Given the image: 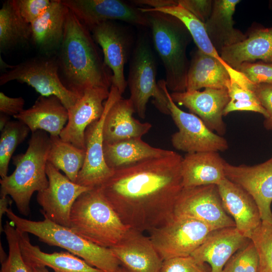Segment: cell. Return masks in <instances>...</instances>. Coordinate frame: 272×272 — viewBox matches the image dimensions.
I'll return each mask as SVG.
<instances>
[{
	"label": "cell",
	"instance_id": "1",
	"mask_svg": "<svg viewBox=\"0 0 272 272\" xmlns=\"http://www.w3.org/2000/svg\"><path fill=\"white\" fill-rule=\"evenodd\" d=\"M182 159L173 151L114 170L98 188L125 225L150 232L174 217L175 205L183 188Z\"/></svg>",
	"mask_w": 272,
	"mask_h": 272
},
{
	"label": "cell",
	"instance_id": "2",
	"mask_svg": "<svg viewBox=\"0 0 272 272\" xmlns=\"http://www.w3.org/2000/svg\"><path fill=\"white\" fill-rule=\"evenodd\" d=\"M97 46L88 28L69 10L56 58L63 84L81 96L89 88L112 85V74Z\"/></svg>",
	"mask_w": 272,
	"mask_h": 272
},
{
	"label": "cell",
	"instance_id": "3",
	"mask_svg": "<svg viewBox=\"0 0 272 272\" xmlns=\"http://www.w3.org/2000/svg\"><path fill=\"white\" fill-rule=\"evenodd\" d=\"M50 145V137L45 131L32 132L26 152L13 157L14 171L0 180L1 197L10 195L23 216L30 214L33 193L48 185L46 167Z\"/></svg>",
	"mask_w": 272,
	"mask_h": 272
},
{
	"label": "cell",
	"instance_id": "4",
	"mask_svg": "<svg viewBox=\"0 0 272 272\" xmlns=\"http://www.w3.org/2000/svg\"><path fill=\"white\" fill-rule=\"evenodd\" d=\"M145 14L152 31L155 48L164 66L165 80L172 92L186 90L190 62L186 50L192 37L184 24L176 18L156 11Z\"/></svg>",
	"mask_w": 272,
	"mask_h": 272
},
{
	"label": "cell",
	"instance_id": "5",
	"mask_svg": "<svg viewBox=\"0 0 272 272\" xmlns=\"http://www.w3.org/2000/svg\"><path fill=\"white\" fill-rule=\"evenodd\" d=\"M69 228L88 241L107 248L116 245L129 228L98 188L83 193L76 199Z\"/></svg>",
	"mask_w": 272,
	"mask_h": 272
},
{
	"label": "cell",
	"instance_id": "6",
	"mask_svg": "<svg viewBox=\"0 0 272 272\" xmlns=\"http://www.w3.org/2000/svg\"><path fill=\"white\" fill-rule=\"evenodd\" d=\"M6 214L18 231L34 235L49 246L66 249L105 272H117L121 266L110 248L88 241L67 227L57 224L46 218L39 221L23 218L15 214L11 208L7 210Z\"/></svg>",
	"mask_w": 272,
	"mask_h": 272
},
{
	"label": "cell",
	"instance_id": "7",
	"mask_svg": "<svg viewBox=\"0 0 272 272\" xmlns=\"http://www.w3.org/2000/svg\"><path fill=\"white\" fill-rule=\"evenodd\" d=\"M156 75L155 59L150 44L144 38H140L132 53L127 83L129 99L142 118H145L147 104L151 97L160 112L170 115L167 97L156 82Z\"/></svg>",
	"mask_w": 272,
	"mask_h": 272
},
{
	"label": "cell",
	"instance_id": "8",
	"mask_svg": "<svg viewBox=\"0 0 272 272\" xmlns=\"http://www.w3.org/2000/svg\"><path fill=\"white\" fill-rule=\"evenodd\" d=\"M14 80L30 86L41 96H56L67 110L81 97L63 84L57 58L51 55L34 57L12 66L1 75L0 85Z\"/></svg>",
	"mask_w": 272,
	"mask_h": 272
},
{
	"label": "cell",
	"instance_id": "9",
	"mask_svg": "<svg viewBox=\"0 0 272 272\" xmlns=\"http://www.w3.org/2000/svg\"><path fill=\"white\" fill-rule=\"evenodd\" d=\"M158 84L167 97L170 115L178 129L171 137L174 148L186 154L224 152L228 149V143L224 138L210 129L197 116L186 112L176 105L165 80H160Z\"/></svg>",
	"mask_w": 272,
	"mask_h": 272
},
{
	"label": "cell",
	"instance_id": "10",
	"mask_svg": "<svg viewBox=\"0 0 272 272\" xmlns=\"http://www.w3.org/2000/svg\"><path fill=\"white\" fill-rule=\"evenodd\" d=\"M212 231L197 220L174 216L165 225L149 232V237L164 260L190 256Z\"/></svg>",
	"mask_w": 272,
	"mask_h": 272
},
{
	"label": "cell",
	"instance_id": "11",
	"mask_svg": "<svg viewBox=\"0 0 272 272\" xmlns=\"http://www.w3.org/2000/svg\"><path fill=\"white\" fill-rule=\"evenodd\" d=\"M121 94L111 86L109 95L104 103V110L101 117L89 125L85 133L86 156L83 167L76 183L90 189L99 187L113 174L105 162L104 153L103 125L105 117L113 105Z\"/></svg>",
	"mask_w": 272,
	"mask_h": 272
},
{
	"label": "cell",
	"instance_id": "12",
	"mask_svg": "<svg viewBox=\"0 0 272 272\" xmlns=\"http://www.w3.org/2000/svg\"><path fill=\"white\" fill-rule=\"evenodd\" d=\"M174 216L200 221L212 230L235 227L225 211L218 186L211 184L183 188L176 200Z\"/></svg>",
	"mask_w": 272,
	"mask_h": 272
},
{
	"label": "cell",
	"instance_id": "13",
	"mask_svg": "<svg viewBox=\"0 0 272 272\" xmlns=\"http://www.w3.org/2000/svg\"><path fill=\"white\" fill-rule=\"evenodd\" d=\"M46 173L48 186L38 192L37 200L44 216L52 222L69 227L72 208L83 193L90 189L72 181L51 163L47 162Z\"/></svg>",
	"mask_w": 272,
	"mask_h": 272
},
{
	"label": "cell",
	"instance_id": "14",
	"mask_svg": "<svg viewBox=\"0 0 272 272\" xmlns=\"http://www.w3.org/2000/svg\"><path fill=\"white\" fill-rule=\"evenodd\" d=\"M225 177L246 191L256 203L262 221L272 224V157L254 166L225 162Z\"/></svg>",
	"mask_w": 272,
	"mask_h": 272
},
{
	"label": "cell",
	"instance_id": "15",
	"mask_svg": "<svg viewBox=\"0 0 272 272\" xmlns=\"http://www.w3.org/2000/svg\"><path fill=\"white\" fill-rule=\"evenodd\" d=\"M89 30L106 21H121L149 26L148 19L139 8L119 0H61Z\"/></svg>",
	"mask_w": 272,
	"mask_h": 272
},
{
	"label": "cell",
	"instance_id": "16",
	"mask_svg": "<svg viewBox=\"0 0 272 272\" xmlns=\"http://www.w3.org/2000/svg\"><path fill=\"white\" fill-rule=\"evenodd\" d=\"M89 30L95 42L102 48L105 64L112 72L111 86L122 95L127 85L124 76L130 44L127 32L114 21L101 23Z\"/></svg>",
	"mask_w": 272,
	"mask_h": 272
},
{
	"label": "cell",
	"instance_id": "17",
	"mask_svg": "<svg viewBox=\"0 0 272 272\" xmlns=\"http://www.w3.org/2000/svg\"><path fill=\"white\" fill-rule=\"evenodd\" d=\"M110 90L93 87L85 91L82 96L68 109V120L59 135L64 141L86 150L85 133L87 127L99 119L104 110V101L109 97Z\"/></svg>",
	"mask_w": 272,
	"mask_h": 272
},
{
	"label": "cell",
	"instance_id": "18",
	"mask_svg": "<svg viewBox=\"0 0 272 272\" xmlns=\"http://www.w3.org/2000/svg\"><path fill=\"white\" fill-rule=\"evenodd\" d=\"M170 95L175 103L197 115L210 129L221 136L225 133L223 112L230 101L227 89L206 88L202 91H186Z\"/></svg>",
	"mask_w": 272,
	"mask_h": 272
},
{
	"label": "cell",
	"instance_id": "19",
	"mask_svg": "<svg viewBox=\"0 0 272 272\" xmlns=\"http://www.w3.org/2000/svg\"><path fill=\"white\" fill-rule=\"evenodd\" d=\"M127 272H160L163 263L149 237L129 228L120 241L110 248Z\"/></svg>",
	"mask_w": 272,
	"mask_h": 272
},
{
	"label": "cell",
	"instance_id": "20",
	"mask_svg": "<svg viewBox=\"0 0 272 272\" xmlns=\"http://www.w3.org/2000/svg\"><path fill=\"white\" fill-rule=\"evenodd\" d=\"M245 79L240 72L197 49L190 62L186 91L203 88L227 89L231 81L242 84Z\"/></svg>",
	"mask_w": 272,
	"mask_h": 272
},
{
	"label": "cell",
	"instance_id": "21",
	"mask_svg": "<svg viewBox=\"0 0 272 272\" xmlns=\"http://www.w3.org/2000/svg\"><path fill=\"white\" fill-rule=\"evenodd\" d=\"M250 241L235 227L215 230L190 256L203 268L205 263H208L210 272H222L230 258Z\"/></svg>",
	"mask_w": 272,
	"mask_h": 272
},
{
	"label": "cell",
	"instance_id": "22",
	"mask_svg": "<svg viewBox=\"0 0 272 272\" xmlns=\"http://www.w3.org/2000/svg\"><path fill=\"white\" fill-rule=\"evenodd\" d=\"M217 186L225 211L233 218L235 227L240 234L250 239L261 222L254 200L243 189L226 178Z\"/></svg>",
	"mask_w": 272,
	"mask_h": 272
},
{
	"label": "cell",
	"instance_id": "23",
	"mask_svg": "<svg viewBox=\"0 0 272 272\" xmlns=\"http://www.w3.org/2000/svg\"><path fill=\"white\" fill-rule=\"evenodd\" d=\"M69 11L61 0H51L48 8L30 24L31 40L45 55L58 51L63 40Z\"/></svg>",
	"mask_w": 272,
	"mask_h": 272
},
{
	"label": "cell",
	"instance_id": "24",
	"mask_svg": "<svg viewBox=\"0 0 272 272\" xmlns=\"http://www.w3.org/2000/svg\"><path fill=\"white\" fill-rule=\"evenodd\" d=\"M27 125L32 132H48L59 136L68 120V110L56 96H39L34 104L13 116Z\"/></svg>",
	"mask_w": 272,
	"mask_h": 272
},
{
	"label": "cell",
	"instance_id": "25",
	"mask_svg": "<svg viewBox=\"0 0 272 272\" xmlns=\"http://www.w3.org/2000/svg\"><path fill=\"white\" fill-rule=\"evenodd\" d=\"M226 161L217 152L187 153L182 161L183 188L214 184L225 178Z\"/></svg>",
	"mask_w": 272,
	"mask_h": 272
},
{
	"label": "cell",
	"instance_id": "26",
	"mask_svg": "<svg viewBox=\"0 0 272 272\" xmlns=\"http://www.w3.org/2000/svg\"><path fill=\"white\" fill-rule=\"evenodd\" d=\"M135 110L129 99L118 100L111 107L105 119L104 143L112 144L124 140L142 138L151 128L149 122H141L133 117Z\"/></svg>",
	"mask_w": 272,
	"mask_h": 272
},
{
	"label": "cell",
	"instance_id": "27",
	"mask_svg": "<svg viewBox=\"0 0 272 272\" xmlns=\"http://www.w3.org/2000/svg\"><path fill=\"white\" fill-rule=\"evenodd\" d=\"M220 55L234 69L245 62L272 63V27L251 30L244 40L224 48Z\"/></svg>",
	"mask_w": 272,
	"mask_h": 272
},
{
	"label": "cell",
	"instance_id": "28",
	"mask_svg": "<svg viewBox=\"0 0 272 272\" xmlns=\"http://www.w3.org/2000/svg\"><path fill=\"white\" fill-rule=\"evenodd\" d=\"M240 2L214 0L212 13L205 25L209 38L219 54L224 48L240 42L246 37V34L234 27L233 16Z\"/></svg>",
	"mask_w": 272,
	"mask_h": 272
},
{
	"label": "cell",
	"instance_id": "29",
	"mask_svg": "<svg viewBox=\"0 0 272 272\" xmlns=\"http://www.w3.org/2000/svg\"><path fill=\"white\" fill-rule=\"evenodd\" d=\"M17 231L22 253L27 263L49 267L54 272H105L69 251L44 252L31 243L28 233Z\"/></svg>",
	"mask_w": 272,
	"mask_h": 272
},
{
	"label": "cell",
	"instance_id": "30",
	"mask_svg": "<svg viewBox=\"0 0 272 272\" xmlns=\"http://www.w3.org/2000/svg\"><path fill=\"white\" fill-rule=\"evenodd\" d=\"M173 152L152 147L142 138L129 139L112 144L104 143L105 162L114 170L147 160L166 156Z\"/></svg>",
	"mask_w": 272,
	"mask_h": 272
},
{
	"label": "cell",
	"instance_id": "31",
	"mask_svg": "<svg viewBox=\"0 0 272 272\" xmlns=\"http://www.w3.org/2000/svg\"><path fill=\"white\" fill-rule=\"evenodd\" d=\"M31 40V25L21 16L14 0L3 3L0 10V50L4 52Z\"/></svg>",
	"mask_w": 272,
	"mask_h": 272
},
{
	"label": "cell",
	"instance_id": "32",
	"mask_svg": "<svg viewBox=\"0 0 272 272\" xmlns=\"http://www.w3.org/2000/svg\"><path fill=\"white\" fill-rule=\"evenodd\" d=\"M139 9L143 13L147 11H156L176 18L186 27L198 50L215 58L223 64L229 65L222 58L212 43L205 23L180 4L177 3L175 5L156 9L144 7Z\"/></svg>",
	"mask_w": 272,
	"mask_h": 272
},
{
	"label": "cell",
	"instance_id": "33",
	"mask_svg": "<svg viewBox=\"0 0 272 272\" xmlns=\"http://www.w3.org/2000/svg\"><path fill=\"white\" fill-rule=\"evenodd\" d=\"M47 162L75 182L84 163L86 150L63 141L59 136L50 135Z\"/></svg>",
	"mask_w": 272,
	"mask_h": 272
},
{
	"label": "cell",
	"instance_id": "34",
	"mask_svg": "<svg viewBox=\"0 0 272 272\" xmlns=\"http://www.w3.org/2000/svg\"><path fill=\"white\" fill-rule=\"evenodd\" d=\"M30 129L19 120L10 121L1 131L0 138V175H7L10 159L17 146L27 137Z\"/></svg>",
	"mask_w": 272,
	"mask_h": 272
},
{
	"label": "cell",
	"instance_id": "35",
	"mask_svg": "<svg viewBox=\"0 0 272 272\" xmlns=\"http://www.w3.org/2000/svg\"><path fill=\"white\" fill-rule=\"evenodd\" d=\"M250 240L257 253L258 272H272V224L261 221Z\"/></svg>",
	"mask_w": 272,
	"mask_h": 272
},
{
	"label": "cell",
	"instance_id": "36",
	"mask_svg": "<svg viewBox=\"0 0 272 272\" xmlns=\"http://www.w3.org/2000/svg\"><path fill=\"white\" fill-rule=\"evenodd\" d=\"M9 246L7 259L1 263L0 272H30L21 251L18 232L11 223L6 222L4 227Z\"/></svg>",
	"mask_w": 272,
	"mask_h": 272
},
{
	"label": "cell",
	"instance_id": "37",
	"mask_svg": "<svg viewBox=\"0 0 272 272\" xmlns=\"http://www.w3.org/2000/svg\"><path fill=\"white\" fill-rule=\"evenodd\" d=\"M258 257L250 240L228 261L222 272H258Z\"/></svg>",
	"mask_w": 272,
	"mask_h": 272
},
{
	"label": "cell",
	"instance_id": "38",
	"mask_svg": "<svg viewBox=\"0 0 272 272\" xmlns=\"http://www.w3.org/2000/svg\"><path fill=\"white\" fill-rule=\"evenodd\" d=\"M235 70L241 73L253 84L272 85V63L261 61L245 62Z\"/></svg>",
	"mask_w": 272,
	"mask_h": 272
},
{
	"label": "cell",
	"instance_id": "39",
	"mask_svg": "<svg viewBox=\"0 0 272 272\" xmlns=\"http://www.w3.org/2000/svg\"><path fill=\"white\" fill-rule=\"evenodd\" d=\"M22 18L29 24L37 19L48 8L51 0H14Z\"/></svg>",
	"mask_w": 272,
	"mask_h": 272
},
{
	"label": "cell",
	"instance_id": "40",
	"mask_svg": "<svg viewBox=\"0 0 272 272\" xmlns=\"http://www.w3.org/2000/svg\"><path fill=\"white\" fill-rule=\"evenodd\" d=\"M160 272H207L191 256L163 260Z\"/></svg>",
	"mask_w": 272,
	"mask_h": 272
},
{
	"label": "cell",
	"instance_id": "41",
	"mask_svg": "<svg viewBox=\"0 0 272 272\" xmlns=\"http://www.w3.org/2000/svg\"><path fill=\"white\" fill-rule=\"evenodd\" d=\"M250 90L255 93L267 113V117L263 122L264 127L267 130H272V85L253 83Z\"/></svg>",
	"mask_w": 272,
	"mask_h": 272
},
{
	"label": "cell",
	"instance_id": "42",
	"mask_svg": "<svg viewBox=\"0 0 272 272\" xmlns=\"http://www.w3.org/2000/svg\"><path fill=\"white\" fill-rule=\"evenodd\" d=\"M177 3L187 9L205 23L212 12L213 0H179Z\"/></svg>",
	"mask_w": 272,
	"mask_h": 272
},
{
	"label": "cell",
	"instance_id": "43",
	"mask_svg": "<svg viewBox=\"0 0 272 272\" xmlns=\"http://www.w3.org/2000/svg\"><path fill=\"white\" fill-rule=\"evenodd\" d=\"M236 111H251L262 114L264 119L267 117V113L262 106L259 100H231L225 107L223 116H226L229 113Z\"/></svg>",
	"mask_w": 272,
	"mask_h": 272
},
{
	"label": "cell",
	"instance_id": "44",
	"mask_svg": "<svg viewBox=\"0 0 272 272\" xmlns=\"http://www.w3.org/2000/svg\"><path fill=\"white\" fill-rule=\"evenodd\" d=\"M25 101L21 97H10L3 92H0V111L1 113L8 116H15L20 113L24 109Z\"/></svg>",
	"mask_w": 272,
	"mask_h": 272
},
{
	"label": "cell",
	"instance_id": "45",
	"mask_svg": "<svg viewBox=\"0 0 272 272\" xmlns=\"http://www.w3.org/2000/svg\"><path fill=\"white\" fill-rule=\"evenodd\" d=\"M132 3L138 5L148 6L149 8L156 9L177 4V1L172 0H138L132 1Z\"/></svg>",
	"mask_w": 272,
	"mask_h": 272
},
{
	"label": "cell",
	"instance_id": "46",
	"mask_svg": "<svg viewBox=\"0 0 272 272\" xmlns=\"http://www.w3.org/2000/svg\"><path fill=\"white\" fill-rule=\"evenodd\" d=\"M12 200L8 196L1 197L0 199V229L1 232L4 231L2 228V218L4 214H6L7 210L9 209L8 205L12 203Z\"/></svg>",
	"mask_w": 272,
	"mask_h": 272
},
{
	"label": "cell",
	"instance_id": "47",
	"mask_svg": "<svg viewBox=\"0 0 272 272\" xmlns=\"http://www.w3.org/2000/svg\"><path fill=\"white\" fill-rule=\"evenodd\" d=\"M30 272H49L46 267L26 263Z\"/></svg>",
	"mask_w": 272,
	"mask_h": 272
},
{
	"label": "cell",
	"instance_id": "48",
	"mask_svg": "<svg viewBox=\"0 0 272 272\" xmlns=\"http://www.w3.org/2000/svg\"><path fill=\"white\" fill-rule=\"evenodd\" d=\"M8 115L1 113L0 115V130L2 131L7 124L10 121Z\"/></svg>",
	"mask_w": 272,
	"mask_h": 272
},
{
	"label": "cell",
	"instance_id": "49",
	"mask_svg": "<svg viewBox=\"0 0 272 272\" xmlns=\"http://www.w3.org/2000/svg\"><path fill=\"white\" fill-rule=\"evenodd\" d=\"M0 249H1V262L2 263V262H3L4 261H5L8 256H7L6 253L5 252L4 250V249L2 246V244L1 243V246H0Z\"/></svg>",
	"mask_w": 272,
	"mask_h": 272
},
{
	"label": "cell",
	"instance_id": "50",
	"mask_svg": "<svg viewBox=\"0 0 272 272\" xmlns=\"http://www.w3.org/2000/svg\"><path fill=\"white\" fill-rule=\"evenodd\" d=\"M117 272H127L122 266H120Z\"/></svg>",
	"mask_w": 272,
	"mask_h": 272
}]
</instances>
